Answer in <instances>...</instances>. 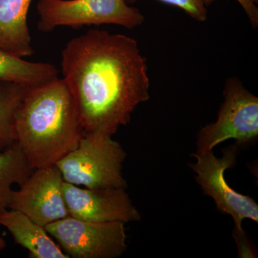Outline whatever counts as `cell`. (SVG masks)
Returning <instances> with one entry per match:
<instances>
[{
	"mask_svg": "<svg viewBox=\"0 0 258 258\" xmlns=\"http://www.w3.org/2000/svg\"><path fill=\"white\" fill-rule=\"evenodd\" d=\"M61 67L85 132L113 137L150 98L147 58L126 35L95 29L74 37L62 51Z\"/></svg>",
	"mask_w": 258,
	"mask_h": 258,
	"instance_id": "cell-1",
	"label": "cell"
},
{
	"mask_svg": "<svg viewBox=\"0 0 258 258\" xmlns=\"http://www.w3.org/2000/svg\"><path fill=\"white\" fill-rule=\"evenodd\" d=\"M15 142L33 169L55 165L84 135L74 97L58 76L30 88L17 111Z\"/></svg>",
	"mask_w": 258,
	"mask_h": 258,
	"instance_id": "cell-2",
	"label": "cell"
},
{
	"mask_svg": "<svg viewBox=\"0 0 258 258\" xmlns=\"http://www.w3.org/2000/svg\"><path fill=\"white\" fill-rule=\"evenodd\" d=\"M126 153L111 136L85 132L79 143L55 165L64 181L87 189L126 188L122 168Z\"/></svg>",
	"mask_w": 258,
	"mask_h": 258,
	"instance_id": "cell-3",
	"label": "cell"
},
{
	"mask_svg": "<svg viewBox=\"0 0 258 258\" xmlns=\"http://www.w3.org/2000/svg\"><path fill=\"white\" fill-rule=\"evenodd\" d=\"M37 10V28L45 32L62 26L115 25L133 29L145 20L126 0H39Z\"/></svg>",
	"mask_w": 258,
	"mask_h": 258,
	"instance_id": "cell-4",
	"label": "cell"
},
{
	"mask_svg": "<svg viewBox=\"0 0 258 258\" xmlns=\"http://www.w3.org/2000/svg\"><path fill=\"white\" fill-rule=\"evenodd\" d=\"M223 96L224 102L216 121L205 125L198 132V154L210 152L228 139L245 144L258 137L257 97L246 89L237 77L227 80Z\"/></svg>",
	"mask_w": 258,
	"mask_h": 258,
	"instance_id": "cell-5",
	"label": "cell"
},
{
	"mask_svg": "<svg viewBox=\"0 0 258 258\" xmlns=\"http://www.w3.org/2000/svg\"><path fill=\"white\" fill-rule=\"evenodd\" d=\"M125 223L86 221L68 216L45 226L64 253L74 258H115L127 249Z\"/></svg>",
	"mask_w": 258,
	"mask_h": 258,
	"instance_id": "cell-6",
	"label": "cell"
},
{
	"mask_svg": "<svg viewBox=\"0 0 258 258\" xmlns=\"http://www.w3.org/2000/svg\"><path fill=\"white\" fill-rule=\"evenodd\" d=\"M237 153L236 146L224 149L221 158H217L212 151L205 154L195 152L192 156L197 161L190 164L197 174L195 180L204 194L213 199L219 211L233 218L235 225L233 235L244 234L242 227L244 219L258 222L257 203L253 199L235 191L225 179V171L235 165Z\"/></svg>",
	"mask_w": 258,
	"mask_h": 258,
	"instance_id": "cell-7",
	"label": "cell"
},
{
	"mask_svg": "<svg viewBox=\"0 0 258 258\" xmlns=\"http://www.w3.org/2000/svg\"><path fill=\"white\" fill-rule=\"evenodd\" d=\"M63 183L55 165L34 169L20 189L13 190L9 209L21 212L44 227L69 216Z\"/></svg>",
	"mask_w": 258,
	"mask_h": 258,
	"instance_id": "cell-8",
	"label": "cell"
},
{
	"mask_svg": "<svg viewBox=\"0 0 258 258\" xmlns=\"http://www.w3.org/2000/svg\"><path fill=\"white\" fill-rule=\"evenodd\" d=\"M63 194L70 216L89 222H121L141 220V215L125 188L83 189L64 181Z\"/></svg>",
	"mask_w": 258,
	"mask_h": 258,
	"instance_id": "cell-9",
	"label": "cell"
},
{
	"mask_svg": "<svg viewBox=\"0 0 258 258\" xmlns=\"http://www.w3.org/2000/svg\"><path fill=\"white\" fill-rule=\"evenodd\" d=\"M0 225L8 229L17 244L28 250L33 258H69L51 239L45 227L18 210L0 212Z\"/></svg>",
	"mask_w": 258,
	"mask_h": 258,
	"instance_id": "cell-10",
	"label": "cell"
},
{
	"mask_svg": "<svg viewBox=\"0 0 258 258\" xmlns=\"http://www.w3.org/2000/svg\"><path fill=\"white\" fill-rule=\"evenodd\" d=\"M32 0H0V47L20 57L33 54L28 13Z\"/></svg>",
	"mask_w": 258,
	"mask_h": 258,
	"instance_id": "cell-11",
	"label": "cell"
},
{
	"mask_svg": "<svg viewBox=\"0 0 258 258\" xmlns=\"http://www.w3.org/2000/svg\"><path fill=\"white\" fill-rule=\"evenodd\" d=\"M57 76L54 64L30 62L0 47V83H20L32 88Z\"/></svg>",
	"mask_w": 258,
	"mask_h": 258,
	"instance_id": "cell-12",
	"label": "cell"
},
{
	"mask_svg": "<svg viewBox=\"0 0 258 258\" xmlns=\"http://www.w3.org/2000/svg\"><path fill=\"white\" fill-rule=\"evenodd\" d=\"M33 171L16 142L0 150V212L9 209L13 185L23 184Z\"/></svg>",
	"mask_w": 258,
	"mask_h": 258,
	"instance_id": "cell-13",
	"label": "cell"
},
{
	"mask_svg": "<svg viewBox=\"0 0 258 258\" xmlns=\"http://www.w3.org/2000/svg\"><path fill=\"white\" fill-rule=\"evenodd\" d=\"M30 88L20 83H0V150L15 142V115Z\"/></svg>",
	"mask_w": 258,
	"mask_h": 258,
	"instance_id": "cell-14",
	"label": "cell"
},
{
	"mask_svg": "<svg viewBox=\"0 0 258 258\" xmlns=\"http://www.w3.org/2000/svg\"><path fill=\"white\" fill-rule=\"evenodd\" d=\"M133 2L135 0H126ZM161 3L172 5L181 9L190 18L198 22H205L208 17V10L204 0H159Z\"/></svg>",
	"mask_w": 258,
	"mask_h": 258,
	"instance_id": "cell-15",
	"label": "cell"
},
{
	"mask_svg": "<svg viewBox=\"0 0 258 258\" xmlns=\"http://www.w3.org/2000/svg\"><path fill=\"white\" fill-rule=\"evenodd\" d=\"M206 7L209 6L216 0H204ZM242 9L245 12L251 25L253 28H257L258 25V8L257 4L258 0H237Z\"/></svg>",
	"mask_w": 258,
	"mask_h": 258,
	"instance_id": "cell-16",
	"label": "cell"
},
{
	"mask_svg": "<svg viewBox=\"0 0 258 258\" xmlns=\"http://www.w3.org/2000/svg\"><path fill=\"white\" fill-rule=\"evenodd\" d=\"M5 247H6V242H5L4 239L0 236V251L4 249Z\"/></svg>",
	"mask_w": 258,
	"mask_h": 258,
	"instance_id": "cell-17",
	"label": "cell"
}]
</instances>
